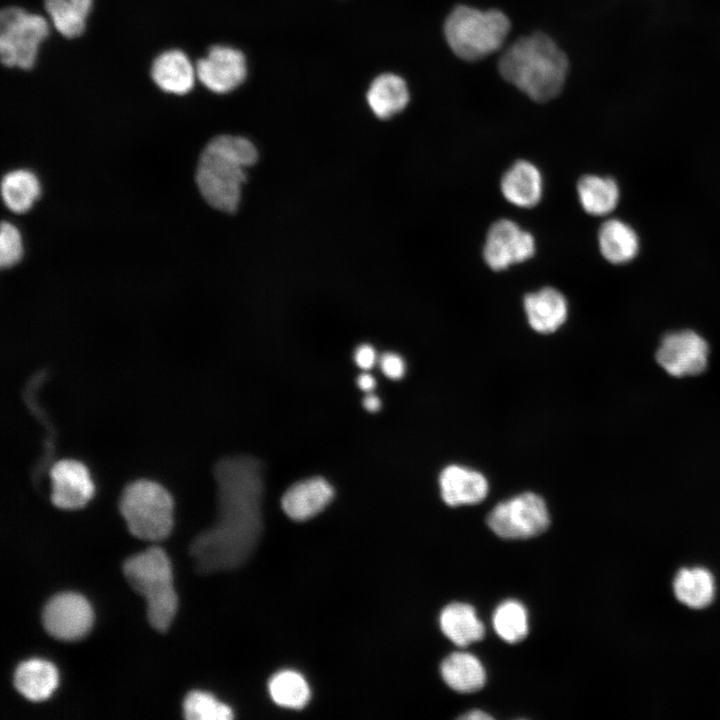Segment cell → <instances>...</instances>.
I'll return each mask as SVG.
<instances>
[{
  "label": "cell",
  "mask_w": 720,
  "mask_h": 720,
  "mask_svg": "<svg viewBox=\"0 0 720 720\" xmlns=\"http://www.w3.org/2000/svg\"><path fill=\"white\" fill-rule=\"evenodd\" d=\"M258 159L254 144L245 137L220 135L203 149L196 183L205 201L215 209L234 212L240 203L246 168Z\"/></svg>",
  "instance_id": "3"
},
{
  "label": "cell",
  "mask_w": 720,
  "mask_h": 720,
  "mask_svg": "<svg viewBox=\"0 0 720 720\" xmlns=\"http://www.w3.org/2000/svg\"><path fill=\"white\" fill-rule=\"evenodd\" d=\"M48 35L47 21L19 7L0 14V56L5 66L30 69L41 41Z\"/></svg>",
  "instance_id": "7"
},
{
  "label": "cell",
  "mask_w": 720,
  "mask_h": 720,
  "mask_svg": "<svg viewBox=\"0 0 720 720\" xmlns=\"http://www.w3.org/2000/svg\"><path fill=\"white\" fill-rule=\"evenodd\" d=\"M194 70L188 57L180 50L160 54L153 62L151 76L165 92L183 95L194 84Z\"/></svg>",
  "instance_id": "18"
},
{
  "label": "cell",
  "mask_w": 720,
  "mask_h": 720,
  "mask_svg": "<svg viewBox=\"0 0 720 720\" xmlns=\"http://www.w3.org/2000/svg\"><path fill=\"white\" fill-rule=\"evenodd\" d=\"M363 406L369 412H376L381 407V401L376 395L369 393L363 400Z\"/></svg>",
  "instance_id": "35"
},
{
  "label": "cell",
  "mask_w": 720,
  "mask_h": 720,
  "mask_svg": "<svg viewBox=\"0 0 720 720\" xmlns=\"http://www.w3.org/2000/svg\"><path fill=\"white\" fill-rule=\"evenodd\" d=\"M380 368L382 372L390 379L397 380L403 377L405 373V362L401 356L396 353H384L380 359Z\"/></svg>",
  "instance_id": "32"
},
{
  "label": "cell",
  "mask_w": 720,
  "mask_h": 720,
  "mask_svg": "<svg viewBox=\"0 0 720 720\" xmlns=\"http://www.w3.org/2000/svg\"><path fill=\"white\" fill-rule=\"evenodd\" d=\"M500 189L511 204L521 208L534 207L543 194L541 172L533 163L518 160L502 176Z\"/></svg>",
  "instance_id": "17"
},
{
  "label": "cell",
  "mask_w": 720,
  "mask_h": 720,
  "mask_svg": "<svg viewBox=\"0 0 720 720\" xmlns=\"http://www.w3.org/2000/svg\"><path fill=\"white\" fill-rule=\"evenodd\" d=\"M183 714L188 720H229L232 709L218 701L213 695L202 691H191L183 702Z\"/></svg>",
  "instance_id": "29"
},
{
  "label": "cell",
  "mask_w": 720,
  "mask_h": 720,
  "mask_svg": "<svg viewBox=\"0 0 720 720\" xmlns=\"http://www.w3.org/2000/svg\"><path fill=\"white\" fill-rule=\"evenodd\" d=\"M119 509L130 533L140 539L158 541L173 526V500L159 483L140 479L123 490Z\"/></svg>",
  "instance_id": "6"
},
{
  "label": "cell",
  "mask_w": 720,
  "mask_h": 720,
  "mask_svg": "<svg viewBox=\"0 0 720 720\" xmlns=\"http://www.w3.org/2000/svg\"><path fill=\"white\" fill-rule=\"evenodd\" d=\"M441 675L450 688L460 693L476 692L486 681L479 659L466 652L448 655L441 664Z\"/></svg>",
  "instance_id": "23"
},
{
  "label": "cell",
  "mask_w": 720,
  "mask_h": 720,
  "mask_svg": "<svg viewBox=\"0 0 720 720\" xmlns=\"http://www.w3.org/2000/svg\"><path fill=\"white\" fill-rule=\"evenodd\" d=\"M487 524L502 538L527 539L546 531L550 517L545 501L525 492L497 504L488 514Z\"/></svg>",
  "instance_id": "8"
},
{
  "label": "cell",
  "mask_w": 720,
  "mask_h": 720,
  "mask_svg": "<svg viewBox=\"0 0 720 720\" xmlns=\"http://www.w3.org/2000/svg\"><path fill=\"white\" fill-rule=\"evenodd\" d=\"M82 14L85 16L88 15L92 0H69Z\"/></svg>",
  "instance_id": "36"
},
{
  "label": "cell",
  "mask_w": 720,
  "mask_h": 720,
  "mask_svg": "<svg viewBox=\"0 0 720 720\" xmlns=\"http://www.w3.org/2000/svg\"><path fill=\"white\" fill-rule=\"evenodd\" d=\"M23 253L22 239L18 229L9 222H2L0 230V265L9 268L15 265Z\"/></svg>",
  "instance_id": "31"
},
{
  "label": "cell",
  "mask_w": 720,
  "mask_h": 720,
  "mask_svg": "<svg viewBox=\"0 0 720 720\" xmlns=\"http://www.w3.org/2000/svg\"><path fill=\"white\" fill-rule=\"evenodd\" d=\"M1 194L9 210L15 213H24L39 197L40 183L37 177L28 170H13L2 179Z\"/></svg>",
  "instance_id": "26"
},
{
  "label": "cell",
  "mask_w": 720,
  "mask_h": 720,
  "mask_svg": "<svg viewBox=\"0 0 720 720\" xmlns=\"http://www.w3.org/2000/svg\"><path fill=\"white\" fill-rule=\"evenodd\" d=\"M354 360L358 367L368 370L375 365L377 361V354L371 345L362 344L355 350Z\"/></svg>",
  "instance_id": "33"
},
{
  "label": "cell",
  "mask_w": 720,
  "mask_h": 720,
  "mask_svg": "<svg viewBox=\"0 0 720 720\" xmlns=\"http://www.w3.org/2000/svg\"><path fill=\"white\" fill-rule=\"evenodd\" d=\"M496 633L508 643H517L528 634V616L525 607L516 600L502 602L493 614Z\"/></svg>",
  "instance_id": "28"
},
{
  "label": "cell",
  "mask_w": 720,
  "mask_h": 720,
  "mask_svg": "<svg viewBox=\"0 0 720 720\" xmlns=\"http://www.w3.org/2000/svg\"><path fill=\"white\" fill-rule=\"evenodd\" d=\"M461 719H468V720H475V719H492V717L485 713L484 711L480 710H473L469 711L467 714H464L460 717Z\"/></svg>",
  "instance_id": "37"
},
{
  "label": "cell",
  "mask_w": 720,
  "mask_h": 720,
  "mask_svg": "<svg viewBox=\"0 0 720 720\" xmlns=\"http://www.w3.org/2000/svg\"><path fill=\"white\" fill-rule=\"evenodd\" d=\"M509 30L510 21L503 12L465 5L454 8L444 23L447 44L466 61L482 59L500 49Z\"/></svg>",
  "instance_id": "5"
},
{
  "label": "cell",
  "mask_w": 720,
  "mask_h": 720,
  "mask_svg": "<svg viewBox=\"0 0 720 720\" xmlns=\"http://www.w3.org/2000/svg\"><path fill=\"white\" fill-rule=\"evenodd\" d=\"M334 489L322 477L295 483L284 493L281 504L293 520L304 521L321 512L333 499Z\"/></svg>",
  "instance_id": "14"
},
{
  "label": "cell",
  "mask_w": 720,
  "mask_h": 720,
  "mask_svg": "<svg viewBox=\"0 0 720 720\" xmlns=\"http://www.w3.org/2000/svg\"><path fill=\"white\" fill-rule=\"evenodd\" d=\"M577 194L582 208L590 215L611 213L619 201V188L610 177L585 175L577 183Z\"/></svg>",
  "instance_id": "24"
},
{
  "label": "cell",
  "mask_w": 720,
  "mask_h": 720,
  "mask_svg": "<svg viewBox=\"0 0 720 720\" xmlns=\"http://www.w3.org/2000/svg\"><path fill=\"white\" fill-rule=\"evenodd\" d=\"M273 701L279 706L291 709L303 708L310 699V688L304 677L292 670L274 674L268 683Z\"/></svg>",
  "instance_id": "27"
},
{
  "label": "cell",
  "mask_w": 720,
  "mask_h": 720,
  "mask_svg": "<svg viewBox=\"0 0 720 720\" xmlns=\"http://www.w3.org/2000/svg\"><path fill=\"white\" fill-rule=\"evenodd\" d=\"M50 479L52 488L50 499L58 508H81L94 494V484L89 471L77 460L57 461L50 469Z\"/></svg>",
  "instance_id": "13"
},
{
  "label": "cell",
  "mask_w": 720,
  "mask_h": 720,
  "mask_svg": "<svg viewBox=\"0 0 720 720\" xmlns=\"http://www.w3.org/2000/svg\"><path fill=\"white\" fill-rule=\"evenodd\" d=\"M498 70L504 80L537 102L555 98L569 70L566 54L546 34L517 39L502 54Z\"/></svg>",
  "instance_id": "2"
},
{
  "label": "cell",
  "mask_w": 720,
  "mask_h": 720,
  "mask_svg": "<svg viewBox=\"0 0 720 720\" xmlns=\"http://www.w3.org/2000/svg\"><path fill=\"white\" fill-rule=\"evenodd\" d=\"M708 352L707 342L699 334L683 330L663 337L656 360L671 376L697 375L707 366Z\"/></svg>",
  "instance_id": "11"
},
{
  "label": "cell",
  "mask_w": 720,
  "mask_h": 720,
  "mask_svg": "<svg viewBox=\"0 0 720 720\" xmlns=\"http://www.w3.org/2000/svg\"><path fill=\"white\" fill-rule=\"evenodd\" d=\"M602 256L612 264L630 262L638 253L639 240L634 229L619 219H608L598 231Z\"/></svg>",
  "instance_id": "20"
},
{
  "label": "cell",
  "mask_w": 720,
  "mask_h": 720,
  "mask_svg": "<svg viewBox=\"0 0 720 720\" xmlns=\"http://www.w3.org/2000/svg\"><path fill=\"white\" fill-rule=\"evenodd\" d=\"M673 589L678 601L690 608L701 609L713 600V576L705 568H682L674 579Z\"/></svg>",
  "instance_id": "25"
},
{
  "label": "cell",
  "mask_w": 720,
  "mask_h": 720,
  "mask_svg": "<svg viewBox=\"0 0 720 720\" xmlns=\"http://www.w3.org/2000/svg\"><path fill=\"white\" fill-rule=\"evenodd\" d=\"M367 102L375 116L388 119L407 106L409 102L407 84L396 74H381L370 84Z\"/></svg>",
  "instance_id": "19"
},
{
  "label": "cell",
  "mask_w": 720,
  "mask_h": 720,
  "mask_svg": "<svg viewBox=\"0 0 720 720\" xmlns=\"http://www.w3.org/2000/svg\"><path fill=\"white\" fill-rule=\"evenodd\" d=\"M219 515L196 536L189 553L199 573L231 570L253 552L262 531V464L250 456L227 458L216 467Z\"/></svg>",
  "instance_id": "1"
},
{
  "label": "cell",
  "mask_w": 720,
  "mask_h": 720,
  "mask_svg": "<svg viewBox=\"0 0 720 720\" xmlns=\"http://www.w3.org/2000/svg\"><path fill=\"white\" fill-rule=\"evenodd\" d=\"M56 668L45 660L31 659L20 663L14 672V686L31 701L47 699L57 685Z\"/></svg>",
  "instance_id": "21"
},
{
  "label": "cell",
  "mask_w": 720,
  "mask_h": 720,
  "mask_svg": "<svg viewBox=\"0 0 720 720\" xmlns=\"http://www.w3.org/2000/svg\"><path fill=\"white\" fill-rule=\"evenodd\" d=\"M528 323L541 334L555 332L566 321L568 303L565 296L553 287L528 293L523 300Z\"/></svg>",
  "instance_id": "16"
},
{
  "label": "cell",
  "mask_w": 720,
  "mask_h": 720,
  "mask_svg": "<svg viewBox=\"0 0 720 720\" xmlns=\"http://www.w3.org/2000/svg\"><path fill=\"white\" fill-rule=\"evenodd\" d=\"M44 5L55 28L63 36L74 38L82 34L86 16L69 0H44Z\"/></svg>",
  "instance_id": "30"
},
{
  "label": "cell",
  "mask_w": 720,
  "mask_h": 720,
  "mask_svg": "<svg viewBox=\"0 0 720 720\" xmlns=\"http://www.w3.org/2000/svg\"><path fill=\"white\" fill-rule=\"evenodd\" d=\"M196 75L202 84L215 93H227L246 78L244 54L233 47L215 45L196 64Z\"/></svg>",
  "instance_id": "12"
},
{
  "label": "cell",
  "mask_w": 720,
  "mask_h": 720,
  "mask_svg": "<svg viewBox=\"0 0 720 720\" xmlns=\"http://www.w3.org/2000/svg\"><path fill=\"white\" fill-rule=\"evenodd\" d=\"M357 384L361 390L371 392L376 385V381L371 374L363 373L359 375Z\"/></svg>",
  "instance_id": "34"
},
{
  "label": "cell",
  "mask_w": 720,
  "mask_h": 720,
  "mask_svg": "<svg viewBox=\"0 0 720 720\" xmlns=\"http://www.w3.org/2000/svg\"><path fill=\"white\" fill-rule=\"evenodd\" d=\"M535 249V239L531 233L510 219H500L487 232L483 258L492 270L501 271L528 260L534 255Z\"/></svg>",
  "instance_id": "9"
},
{
  "label": "cell",
  "mask_w": 720,
  "mask_h": 720,
  "mask_svg": "<svg viewBox=\"0 0 720 720\" xmlns=\"http://www.w3.org/2000/svg\"><path fill=\"white\" fill-rule=\"evenodd\" d=\"M123 573L130 586L147 603V618L159 632H165L177 611V596L173 588L169 558L159 547L129 557Z\"/></svg>",
  "instance_id": "4"
},
{
  "label": "cell",
  "mask_w": 720,
  "mask_h": 720,
  "mask_svg": "<svg viewBox=\"0 0 720 720\" xmlns=\"http://www.w3.org/2000/svg\"><path fill=\"white\" fill-rule=\"evenodd\" d=\"M42 622L52 637L73 641L89 631L93 612L83 596L72 592L60 593L50 598L44 606Z\"/></svg>",
  "instance_id": "10"
},
{
  "label": "cell",
  "mask_w": 720,
  "mask_h": 720,
  "mask_svg": "<svg viewBox=\"0 0 720 720\" xmlns=\"http://www.w3.org/2000/svg\"><path fill=\"white\" fill-rule=\"evenodd\" d=\"M442 632L456 645L465 647L484 637L483 623L474 607L466 603H451L440 614Z\"/></svg>",
  "instance_id": "22"
},
{
  "label": "cell",
  "mask_w": 720,
  "mask_h": 720,
  "mask_svg": "<svg viewBox=\"0 0 720 720\" xmlns=\"http://www.w3.org/2000/svg\"><path fill=\"white\" fill-rule=\"evenodd\" d=\"M439 485L443 501L452 507L477 504L488 493V482L482 473L459 465L445 467Z\"/></svg>",
  "instance_id": "15"
}]
</instances>
